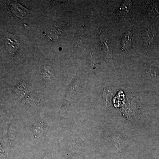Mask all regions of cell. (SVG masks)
<instances>
[{
  "mask_svg": "<svg viewBox=\"0 0 159 159\" xmlns=\"http://www.w3.org/2000/svg\"><path fill=\"white\" fill-rule=\"evenodd\" d=\"M8 40L7 43L8 47L9 48V50L11 48L10 51H11L12 53L17 51L19 47V43L18 41L16 40L15 38H12V35L8 39Z\"/></svg>",
  "mask_w": 159,
  "mask_h": 159,
  "instance_id": "4",
  "label": "cell"
},
{
  "mask_svg": "<svg viewBox=\"0 0 159 159\" xmlns=\"http://www.w3.org/2000/svg\"><path fill=\"white\" fill-rule=\"evenodd\" d=\"M146 73L152 79L159 82V68L153 67H148L146 69Z\"/></svg>",
  "mask_w": 159,
  "mask_h": 159,
  "instance_id": "3",
  "label": "cell"
},
{
  "mask_svg": "<svg viewBox=\"0 0 159 159\" xmlns=\"http://www.w3.org/2000/svg\"><path fill=\"white\" fill-rule=\"evenodd\" d=\"M101 42H102V45H103V48H104V51H105V52L107 53V57H108L109 60L110 61H112V56L111 55L110 51L109 49L108 48V45L107 44V41L106 39L105 38L102 37V35L101 36Z\"/></svg>",
  "mask_w": 159,
  "mask_h": 159,
  "instance_id": "5",
  "label": "cell"
},
{
  "mask_svg": "<svg viewBox=\"0 0 159 159\" xmlns=\"http://www.w3.org/2000/svg\"><path fill=\"white\" fill-rule=\"evenodd\" d=\"M132 35L130 32H127L123 36L122 39V48L123 51H126L130 48L131 45Z\"/></svg>",
  "mask_w": 159,
  "mask_h": 159,
  "instance_id": "2",
  "label": "cell"
},
{
  "mask_svg": "<svg viewBox=\"0 0 159 159\" xmlns=\"http://www.w3.org/2000/svg\"><path fill=\"white\" fill-rule=\"evenodd\" d=\"M45 69L46 70H45L43 69V70L45 77L47 79H50L51 77V74L52 75V72H51V70H48L47 69Z\"/></svg>",
  "mask_w": 159,
  "mask_h": 159,
  "instance_id": "6",
  "label": "cell"
},
{
  "mask_svg": "<svg viewBox=\"0 0 159 159\" xmlns=\"http://www.w3.org/2000/svg\"><path fill=\"white\" fill-rule=\"evenodd\" d=\"M34 132H35L36 133H38V134L40 135L42 133L43 129L41 125H38V126L37 125L36 127H34Z\"/></svg>",
  "mask_w": 159,
  "mask_h": 159,
  "instance_id": "7",
  "label": "cell"
},
{
  "mask_svg": "<svg viewBox=\"0 0 159 159\" xmlns=\"http://www.w3.org/2000/svg\"><path fill=\"white\" fill-rule=\"evenodd\" d=\"M131 2L129 1H126L121 5L120 9L117 13V16L118 18H123L125 15H127L130 11Z\"/></svg>",
  "mask_w": 159,
  "mask_h": 159,
  "instance_id": "1",
  "label": "cell"
}]
</instances>
